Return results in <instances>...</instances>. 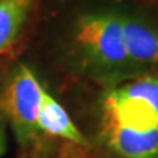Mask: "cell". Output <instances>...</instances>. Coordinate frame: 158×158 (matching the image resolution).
Instances as JSON below:
<instances>
[{
  "instance_id": "obj_8",
  "label": "cell",
  "mask_w": 158,
  "mask_h": 158,
  "mask_svg": "<svg viewBox=\"0 0 158 158\" xmlns=\"http://www.w3.org/2000/svg\"><path fill=\"white\" fill-rule=\"evenodd\" d=\"M7 149V138H6V126L3 116L0 114V155H3Z\"/></svg>"
},
{
  "instance_id": "obj_1",
  "label": "cell",
  "mask_w": 158,
  "mask_h": 158,
  "mask_svg": "<svg viewBox=\"0 0 158 158\" xmlns=\"http://www.w3.org/2000/svg\"><path fill=\"white\" fill-rule=\"evenodd\" d=\"M68 50L75 69L101 84L114 86L135 75L127 60L117 10L81 13L69 29Z\"/></svg>"
},
{
  "instance_id": "obj_2",
  "label": "cell",
  "mask_w": 158,
  "mask_h": 158,
  "mask_svg": "<svg viewBox=\"0 0 158 158\" xmlns=\"http://www.w3.org/2000/svg\"><path fill=\"white\" fill-rule=\"evenodd\" d=\"M44 91L34 72L22 63L12 70L3 86L0 95L2 116L7 118L22 147L31 145L38 138L37 116Z\"/></svg>"
},
{
  "instance_id": "obj_4",
  "label": "cell",
  "mask_w": 158,
  "mask_h": 158,
  "mask_svg": "<svg viewBox=\"0 0 158 158\" xmlns=\"http://www.w3.org/2000/svg\"><path fill=\"white\" fill-rule=\"evenodd\" d=\"M100 139L117 158H158V129L139 132L100 120Z\"/></svg>"
},
{
  "instance_id": "obj_7",
  "label": "cell",
  "mask_w": 158,
  "mask_h": 158,
  "mask_svg": "<svg viewBox=\"0 0 158 158\" xmlns=\"http://www.w3.org/2000/svg\"><path fill=\"white\" fill-rule=\"evenodd\" d=\"M120 89L133 97H139L148 101L158 111V76L143 75L138 78H132L116 85Z\"/></svg>"
},
{
  "instance_id": "obj_3",
  "label": "cell",
  "mask_w": 158,
  "mask_h": 158,
  "mask_svg": "<svg viewBox=\"0 0 158 158\" xmlns=\"http://www.w3.org/2000/svg\"><path fill=\"white\" fill-rule=\"evenodd\" d=\"M122 34L133 73L158 68V25L136 13L120 12Z\"/></svg>"
},
{
  "instance_id": "obj_5",
  "label": "cell",
  "mask_w": 158,
  "mask_h": 158,
  "mask_svg": "<svg viewBox=\"0 0 158 158\" xmlns=\"http://www.w3.org/2000/svg\"><path fill=\"white\" fill-rule=\"evenodd\" d=\"M37 126L40 132H44L50 136L64 139L79 147L89 145L88 139L73 123L64 107L47 89L43 94L41 106L37 116Z\"/></svg>"
},
{
  "instance_id": "obj_6",
  "label": "cell",
  "mask_w": 158,
  "mask_h": 158,
  "mask_svg": "<svg viewBox=\"0 0 158 158\" xmlns=\"http://www.w3.org/2000/svg\"><path fill=\"white\" fill-rule=\"evenodd\" d=\"M34 0H0V54L16 43L28 21Z\"/></svg>"
}]
</instances>
